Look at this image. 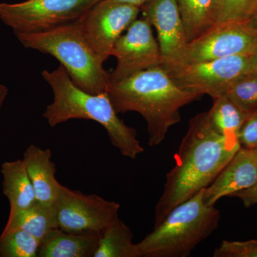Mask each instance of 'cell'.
<instances>
[{
    "instance_id": "6da1fadb",
    "label": "cell",
    "mask_w": 257,
    "mask_h": 257,
    "mask_svg": "<svg viewBox=\"0 0 257 257\" xmlns=\"http://www.w3.org/2000/svg\"><path fill=\"white\" fill-rule=\"evenodd\" d=\"M241 147L237 138L216 131L208 111L192 117L175 155V165L166 176L155 207L154 227L174 208L207 188Z\"/></svg>"
},
{
    "instance_id": "7a4b0ae2",
    "label": "cell",
    "mask_w": 257,
    "mask_h": 257,
    "mask_svg": "<svg viewBox=\"0 0 257 257\" xmlns=\"http://www.w3.org/2000/svg\"><path fill=\"white\" fill-rule=\"evenodd\" d=\"M106 93L117 114L135 111L143 116L150 147L160 145L169 130L180 122L182 107L202 96L181 89L162 66L109 84Z\"/></svg>"
},
{
    "instance_id": "3957f363",
    "label": "cell",
    "mask_w": 257,
    "mask_h": 257,
    "mask_svg": "<svg viewBox=\"0 0 257 257\" xmlns=\"http://www.w3.org/2000/svg\"><path fill=\"white\" fill-rule=\"evenodd\" d=\"M42 76L53 92L54 99L43 116L51 126L70 119H89L105 128L112 146L122 156L135 160L145 152L135 128L125 124L115 111L107 93L89 94L77 87L62 65Z\"/></svg>"
},
{
    "instance_id": "277c9868",
    "label": "cell",
    "mask_w": 257,
    "mask_h": 257,
    "mask_svg": "<svg viewBox=\"0 0 257 257\" xmlns=\"http://www.w3.org/2000/svg\"><path fill=\"white\" fill-rule=\"evenodd\" d=\"M220 211L207 206L203 190L174 208L138 243L144 257H187L219 226Z\"/></svg>"
},
{
    "instance_id": "5b68a950",
    "label": "cell",
    "mask_w": 257,
    "mask_h": 257,
    "mask_svg": "<svg viewBox=\"0 0 257 257\" xmlns=\"http://www.w3.org/2000/svg\"><path fill=\"white\" fill-rule=\"evenodd\" d=\"M15 35L26 48L57 59L74 84L84 92L99 94L107 91L110 73L86 40L80 20L50 31Z\"/></svg>"
},
{
    "instance_id": "8992f818",
    "label": "cell",
    "mask_w": 257,
    "mask_h": 257,
    "mask_svg": "<svg viewBox=\"0 0 257 257\" xmlns=\"http://www.w3.org/2000/svg\"><path fill=\"white\" fill-rule=\"evenodd\" d=\"M101 0H27L0 4V20L16 34H34L78 21Z\"/></svg>"
},
{
    "instance_id": "52a82bcc",
    "label": "cell",
    "mask_w": 257,
    "mask_h": 257,
    "mask_svg": "<svg viewBox=\"0 0 257 257\" xmlns=\"http://www.w3.org/2000/svg\"><path fill=\"white\" fill-rule=\"evenodd\" d=\"M54 207L60 229L74 234L100 236L119 218L120 204L96 194H83L62 185Z\"/></svg>"
},
{
    "instance_id": "ba28073f",
    "label": "cell",
    "mask_w": 257,
    "mask_h": 257,
    "mask_svg": "<svg viewBox=\"0 0 257 257\" xmlns=\"http://www.w3.org/2000/svg\"><path fill=\"white\" fill-rule=\"evenodd\" d=\"M167 72L181 89L214 99L226 94L236 79L254 72L249 56H232L185 64Z\"/></svg>"
},
{
    "instance_id": "9c48e42d",
    "label": "cell",
    "mask_w": 257,
    "mask_h": 257,
    "mask_svg": "<svg viewBox=\"0 0 257 257\" xmlns=\"http://www.w3.org/2000/svg\"><path fill=\"white\" fill-rule=\"evenodd\" d=\"M141 9L114 0H101L80 19L89 46L104 63L117 40L135 21Z\"/></svg>"
},
{
    "instance_id": "30bf717a",
    "label": "cell",
    "mask_w": 257,
    "mask_h": 257,
    "mask_svg": "<svg viewBox=\"0 0 257 257\" xmlns=\"http://www.w3.org/2000/svg\"><path fill=\"white\" fill-rule=\"evenodd\" d=\"M126 32L113 49L111 56L116 57L117 64L109 76V84L162 65L158 42L148 20L144 18L135 20Z\"/></svg>"
},
{
    "instance_id": "8fae6325",
    "label": "cell",
    "mask_w": 257,
    "mask_h": 257,
    "mask_svg": "<svg viewBox=\"0 0 257 257\" xmlns=\"http://www.w3.org/2000/svg\"><path fill=\"white\" fill-rule=\"evenodd\" d=\"M256 40V35L245 23L214 25L189 42L181 66L232 56H250Z\"/></svg>"
},
{
    "instance_id": "7c38bea8",
    "label": "cell",
    "mask_w": 257,
    "mask_h": 257,
    "mask_svg": "<svg viewBox=\"0 0 257 257\" xmlns=\"http://www.w3.org/2000/svg\"><path fill=\"white\" fill-rule=\"evenodd\" d=\"M140 9L156 30L162 67L167 72L178 68L189 42L177 0H151Z\"/></svg>"
},
{
    "instance_id": "4fadbf2b",
    "label": "cell",
    "mask_w": 257,
    "mask_h": 257,
    "mask_svg": "<svg viewBox=\"0 0 257 257\" xmlns=\"http://www.w3.org/2000/svg\"><path fill=\"white\" fill-rule=\"evenodd\" d=\"M256 184L257 165L252 149L241 147L215 179L203 189V199L207 206H214L221 198Z\"/></svg>"
},
{
    "instance_id": "5bb4252c",
    "label": "cell",
    "mask_w": 257,
    "mask_h": 257,
    "mask_svg": "<svg viewBox=\"0 0 257 257\" xmlns=\"http://www.w3.org/2000/svg\"><path fill=\"white\" fill-rule=\"evenodd\" d=\"M23 160L35 189L37 202L54 206L62 185L56 178L57 168L52 161L51 150L30 145L24 153Z\"/></svg>"
},
{
    "instance_id": "9a60e30c",
    "label": "cell",
    "mask_w": 257,
    "mask_h": 257,
    "mask_svg": "<svg viewBox=\"0 0 257 257\" xmlns=\"http://www.w3.org/2000/svg\"><path fill=\"white\" fill-rule=\"evenodd\" d=\"M99 235L74 234L55 228L42 239L39 257H93Z\"/></svg>"
},
{
    "instance_id": "2e32d148",
    "label": "cell",
    "mask_w": 257,
    "mask_h": 257,
    "mask_svg": "<svg viewBox=\"0 0 257 257\" xmlns=\"http://www.w3.org/2000/svg\"><path fill=\"white\" fill-rule=\"evenodd\" d=\"M3 193L10 204V212L31 207L37 202L35 189L23 160L6 162L1 168Z\"/></svg>"
},
{
    "instance_id": "e0dca14e",
    "label": "cell",
    "mask_w": 257,
    "mask_h": 257,
    "mask_svg": "<svg viewBox=\"0 0 257 257\" xmlns=\"http://www.w3.org/2000/svg\"><path fill=\"white\" fill-rule=\"evenodd\" d=\"M58 228L54 206L36 202L31 207L10 212L9 219L3 233L22 230L41 242L50 230Z\"/></svg>"
},
{
    "instance_id": "ac0fdd59",
    "label": "cell",
    "mask_w": 257,
    "mask_h": 257,
    "mask_svg": "<svg viewBox=\"0 0 257 257\" xmlns=\"http://www.w3.org/2000/svg\"><path fill=\"white\" fill-rule=\"evenodd\" d=\"M132 230L119 218L99 236L93 257H142L138 243L133 242Z\"/></svg>"
},
{
    "instance_id": "d6986e66",
    "label": "cell",
    "mask_w": 257,
    "mask_h": 257,
    "mask_svg": "<svg viewBox=\"0 0 257 257\" xmlns=\"http://www.w3.org/2000/svg\"><path fill=\"white\" fill-rule=\"evenodd\" d=\"M189 43L213 27V0H177Z\"/></svg>"
},
{
    "instance_id": "ffe728a7",
    "label": "cell",
    "mask_w": 257,
    "mask_h": 257,
    "mask_svg": "<svg viewBox=\"0 0 257 257\" xmlns=\"http://www.w3.org/2000/svg\"><path fill=\"white\" fill-rule=\"evenodd\" d=\"M208 114L216 131L230 138H237L240 128L248 115L226 94L213 99V105Z\"/></svg>"
},
{
    "instance_id": "44dd1931",
    "label": "cell",
    "mask_w": 257,
    "mask_h": 257,
    "mask_svg": "<svg viewBox=\"0 0 257 257\" xmlns=\"http://www.w3.org/2000/svg\"><path fill=\"white\" fill-rule=\"evenodd\" d=\"M257 9V0H213V26L247 21Z\"/></svg>"
},
{
    "instance_id": "7402d4cb",
    "label": "cell",
    "mask_w": 257,
    "mask_h": 257,
    "mask_svg": "<svg viewBox=\"0 0 257 257\" xmlns=\"http://www.w3.org/2000/svg\"><path fill=\"white\" fill-rule=\"evenodd\" d=\"M40 241L22 230L2 233L0 257H37Z\"/></svg>"
},
{
    "instance_id": "603a6c76",
    "label": "cell",
    "mask_w": 257,
    "mask_h": 257,
    "mask_svg": "<svg viewBox=\"0 0 257 257\" xmlns=\"http://www.w3.org/2000/svg\"><path fill=\"white\" fill-rule=\"evenodd\" d=\"M226 96L246 114L257 109V72L239 77L228 89Z\"/></svg>"
},
{
    "instance_id": "cb8c5ba5",
    "label": "cell",
    "mask_w": 257,
    "mask_h": 257,
    "mask_svg": "<svg viewBox=\"0 0 257 257\" xmlns=\"http://www.w3.org/2000/svg\"><path fill=\"white\" fill-rule=\"evenodd\" d=\"M214 257H257V239L224 241L214 251Z\"/></svg>"
},
{
    "instance_id": "d4e9b609",
    "label": "cell",
    "mask_w": 257,
    "mask_h": 257,
    "mask_svg": "<svg viewBox=\"0 0 257 257\" xmlns=\"http://www.w3.org/2000/svg\"><path fill=\"white\" fill-rule=\"evenodd\" d=\"M241 147L253 149L257 146V109L248 114L237 136Z\"/></svg>"
},
{
    "instance_id": "484cf974",
    "label": "cell",
    "mask_w": 257,
    "mask_h": 257,
    "mask_svg": "<svg viewBox=\"0 0 257 257\" xmlns=\"http://www.w3.org/2000/svg\"><path fill=\"white\" fill-rule=\"evenodd\" d=\"M230 197L239 198L245 207H249L257 204V184L251 188L244 189L231 194Z\"/></svg>"
},
{
    "instance_id": "4316f807",
    "label": "cell",
    "mask_w": 257,
    "mask_h": 257,
    "mask_svg": "<svg viewBox=\"0 0 257 257\" xmlns=\"http://www.w3.org/2000/svg\"><path fill=\"white\" fill-rule=\"evenodd\" d=\"M245 24L257 36V9Z\"/></svg>"
},
{
    "instance_id": "83f0119b",
    "label": "cell",
    "mask_w": 257,
    "mask_h": 257,
    "mask_svg": "<svg viewBox=\"0 0 257 257\" xmlns=\"http://www.w3.org/2000/svg\"><path fill=\"white\" fill-rule=\"evenodd\" d=\"M114 1L125 3V4L133 5V6L141 8L144 5L150 3L151 0H114Z\"/></svg>"
},
{
    "instance_id": "f1b7e54d",
    "label": "cell",
    "mask_w": 257,
    "mask_h": 257,
    "mask_svg": "<svg viewBox=\"0 0 257 257\" xmlns=\"http://www.w3.org/2000/svg\"><path fill=\"white\" fill-rule=\"evenodd\" d=\"M249 60L253 72H257V40L252 53L249 56Z\"/></svg>"
},
{
    "instance_id": "f546056e",
    "label": "cell",
    "mask_w": 257,
    "mask_h": 257,
    "mask_svg": "<svg viewBox=\"0 0 257 257\" xmlns=\"http://www.w3.org/2000/svg\"><path fill=\"white\" fill-rule=\"evenodd\" d=\"M8 88L3 84H0V107L3 104V101L5 99L7 95H8Z\"/></svg>"
},
{
    "instance_id": "4dcf8cb0",
    "label": "cell",
    "mask_w": 257,
    "mask_h": 257,
    "mask_svg": "<svg viewBox=\"0 0 257 257\" xmlns=\"http://www.w3.org/2000/svg\"><path fill=\"white\" fill-rule=\"evenodd\" d=\"M253 155H254L255 160H256V165H257V146L254 147V148L252 149Z\"/></svg>"
}]
</instances>
